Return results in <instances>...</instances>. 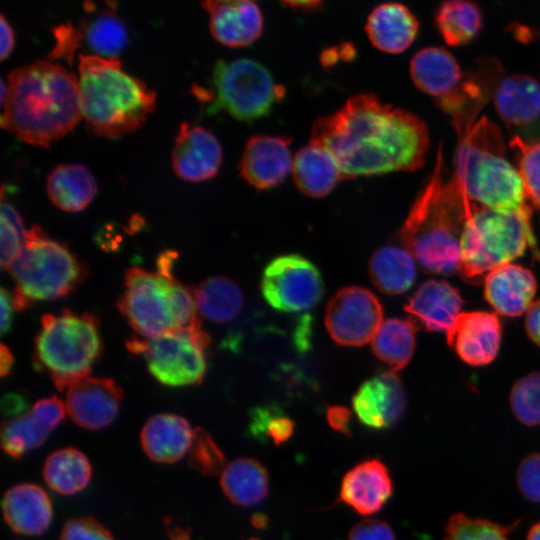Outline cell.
I'll use <instances>...</instances> for the list:
<instances>
[{
    "label": "cell",
    "mask_w": 540,
    "mask_h": 540,
    "mask_svg": "<svg viewBox=\"0 0 540 540\" xmlns=\"http://www.w3.org/2000/svg\"><path fill=\"white\" fill-rule=\"evenodd\" d=\"M310 141L327 149L344 179H352L418 170L425 163L429 134L417 115L362 93L317 119Z\"/></svg>",
    "instance_id": "cell-1"
},
{
    "label": "cell",
    "mask_w": 540,
    "mask_h": 540,
    "mask_svg": "<svg viewBox=\"0 0 540 540\" xmlns=\"http://www.w3.org/2000/svg\"><path fill=\"white\" fill-rule=\"evenodd\" d=\"M7 79L0 124L22 141L48 146L82 118L78 79L61 65L36 60L13 68Z\"/></svg>",
    "instance_id": "cell-2"
},
{
    "label": "cell",
    "mask_w": 540,
    "mask_h": 540,
    "mask_svg": "<svg viewBox=\"0 0 540 540\" xmlns=\"http://www.w3.org/2000/svg\"><path fill=\"white\" fill-rule=\"evenodd\" d=\"M443 153L439 145L433 172L415 199L400 229V241L429 273L458 272L460 241L469 199L458 179L442 177Z\"/></svg>",
    "instance_id": "cell-3"
},
{
    "label": "cell",
    "mask_w": 540,
    "mask_h": 540,
    "mask_svg": "<svg viewBox=\"0 0 540 540\" xmlns=\"http://www.w3.org/2000/svg\"><path fill=\"white\" fill-rule=\"evenodd\" d=\"M455 173L467 198L483 207L531 218L520 174L506 158L501 131L482 117L456 132Z\"/></svg>",
    "instance_id": "cell-4"
},
{
    "label": "cell",
    "mask_w": 540,
    "mask_h": 540,
    "mask_svg": "<svg viewBox=\"0 0 540 540\" xmlns=\"http://www.w3.org/2000/svg\"><path fill=\"white\" fill-rule=\"evenodd\" d=\"M79 106L86 126L115 138L138 128L153 111L156 93L122 68L118 57L79 54Z\"/></svg>",
    "instance_id": "cell-5"
},
{
    "label": "cell",
    "mask_w": 540,
    "mask_h": 540,
    "mask_svg": "<svg viewBox=\"0 0 540 540\" xmlns=\"http://www.w3.org/2000/svg\"><path fill=\"white\" fill-rule=\"evenodd\" d=\"M124 284L117 306L138 337L202 328L193 288L181 284L173 274L132 267Z\"/></svg>",
    "instance_id": "cell-6"
},
{
    "label": "cell",
    "mask_w": 540,
    "mask_h": 540,
    "mask_svg": "<svg viewBox=\"0 0 540 540\" xmlns=\"http://www.w3.org/2000/svg\"><path fill=\"white\" fill-rule=\"evenodd\" d=\"M531 218L503 213L469 200L467 218L460 241L458 273L475 282L486 272L511 263L527 246L540 259Z\"/></svg>",
    "instance_id": "cell-7"
},
{
    "label": "cell",
    "mask_w": 540,
    "mask_h": 540,
    "mask_svg": "<svg viewBox=\"0 0 540 540\" xmlns=\"http://www.w3.org/2000/svg\"><path fill=\"white\" fill-rule=\"evenodd\" d=\"M97 317L64 309L44 314L35 338L34 363L46 370L60 391L90 376L103 351Z\"/></svg>",
    "instance_id": "cell-8"
},
{
    "label": "cell",
    "mask_w": 540,
    "mask_h": 540,
    "mask_svg": "<svg viewBox=\"0 0 540 540\" xmlns=\"http://www.w3.org/2000/svg\"><path fill=\"white\" fill-rule=\"evenodd\" d=\"M8 271L15 282L13 291L33 304L67 296L88 276L87 265L36 224L26 231L24 245Z\"/></svg>",
    "instance_id": "cell-9"
},
{
    "label": "cell",
    "mask_w": 540,
    "mask_h": 540,
    "mask_svg": "<svg viewBox=\"0 0 540 540\" xmlns=\"http://www.w3.org/2000/svg\"><path fill=\"white\" fill-rule=\"evenodd\" d=\"M214 110L223 109L240 121L268 115L285 93L258 61L240 58L218 60L212 74Z\"/></svg>",
    "instance_id": "cell-10"
},
{
    "label": "cell",
    "mask_w": 540,
    "mask_h": 540,
    "mask_svg": "<svg viewBox=\"0 0 540 540\" xmlns=\"http://www.w3.org/2000/svg\"><path fill=\"white\" fill-rule=\"evenodd\" d=\"M209 335L200 329H180L154 338L134 337L127 349L142 355L150 374L170 387L201 384L206 371Z\"/></svg>",
    "instance_id": "cell-11"
},
{
    "label": "cell",
    "mask_w": 540,
    "mask_h": 540,
    "mask_svg": "<svg viewBox=\"0 0 540 540\" xmlns=\"http://www.w3.org/2000/svg\"><path fill=\"white\" fill-rule=\"evenodd\" d=\"M261 291L265 301L282 312L306 311L321 300L324 284L318 268L298 254L274 258L264 269Z\"/></svg>",
    "instance_id": "cell-12"
},
{
    "label": "cell",
    "mask_w": 540,
    "mask_h": 540,
    "mask_svg": "<svg viewBox=\"0 0 540 540\" xmlns=\"http://www.w3.org/2000/svg\"><path fill=\"white\" fill-rule=\"evenodd\" d=\"M383 309L369 290L350 286L339 290L329 301L325 325L339 345L358 347L373 340L383 323Z\"/></svg>",
    "instance_id": "cell-13"
},
{
    "label": "cell",
    "mask_w": 540,
    "mask_h": 540,
    "mask_svg": "<svg viewBox=\"0 0 540 540\" xmlns=\"http://www.w3.org/2000/svg\"><path fill=\"white\" fill-rule=\"evenodd\" d=\"M123 396L112 378L89 376L66 390V411L80 427L98 430L115 420Z\"/></svg>",
    "instance_id": "cell-14"
},
{
    "label": "cell",
    "mask_w": 540,
    "mask_h": 540,
    "mask_svg": "<svg viewBox=\"0 0 540 540\" xmlns=\"http://www.w3.org/2000/svg\"><path fill=\"white\" fill-rule=\"evenodd\" d=\"M65 403L56 396L38 400L32 408L18 417L3 422L1 446L11 458H21L29 450L41 446L62 423Z\"/></svg>",
    "instance_id": "cell-15"
},
{
    "label": "cell",
    "mask_w": 540,
    "mask_h": 540,
    "mask_svg": "<svg viewBox=\"0 0 540 540\" xmlns=\"http://www.w3.org/2000/svg\"><path fill=\"white\" fill-rule=\"evenodd\" d=\"M290 146L291 139L283 136L250 137L239 164L242 178L257 190L278 186L292 172Z\"/></svg>",
    "instance_id": "cell-16"
},
{
    "label": "cell",
    "mask_w": 540,
    "mask_h": 540,
    "mask_svg": "<svg viewBox=\"0 0 540 540\" xmlns=\"http://www.w3.org/2000/svg\"><path fill=\"white\" fill-rule=\"evenodd\" d=\"M352 406L363 425L376 430L393 427L403 417L406 409L400 379L393 371L369 378L354 394Z\"/></svg>",
    "instance_id": "cell-17"
},
{
    "label": "cell",
    "mask_w": 540,
    "mask_h": 540,
    "mask_svg": "<svg viewBox=\"0 0 540 540\" xmlns=\"http://www.w3.org/2000/svg\"><path fill=\"white\" fill-rule=\"evenodd\" d=\"M217 137L200 125L182 122L171 151L174 172L182 179L199 182L214 177L222 162Z\"/></svg>",
    "instance_id": "cell-18"
},
{
    "label": "cell",
    "mask_w": 540,
    "mask_h": 540,
    "mask_svg": "<svg viewBox=\"0 0 540 540\" xmlns=\"http://www.w3.org/2000/svg\"><path fill=\"white\" fill-rule=\"evenodd\" d=\"M447 335V344L462 361L471 366H484L497 356L502 327L495 313L460 312Z\"/></svg>",
    "instance_id": "cell-19"
},
{
    "label": "cell",
    "mask_w": 540,
    "mask_h": 540,
    "mask_svg": "<svg viewBox=\"0 0 540 540\" xmlns=\"http://www.w3.org/2000/svg\"><path fill=\"white\" fill-rule=\"evenodd\" d=\"M393 481L386 464L378 458L365 459L343 476L339 500L360 515L379 512L392 497Z\"/></svg>",
    "instance_id": "cell-20"
},
{
    "label": "cell",
    "mask_w": 540,
    "mask_h": 540,
    "mask_svg": "<svg viewBox=\"0 0 540 540\" xmlns=\"http://www.w3.org/2000/svg\"><path fill=\"white\" fill-rule=\"evenodd\" d=\"M212 36L228 47H245L263 32L264 19L259 6L249 0H206Z\"/></svg>",
    "instance_id": "cell-21"
},
{
    "label": "cell",
    "mask_w": 540,
    "mask_h": 540,
    "mask_svg": "<svg viewBox=\"0 0 540 540\" xmlns=\"http://www.w3.org/2000/svg\"><path fill=\"white\" fill-rule=\"evenodd\" d=\"M2 512L8 527L23 536L44 533L53 518L49 495L34 483H20L9 488L3 495Z\"/></svg>",
    "instance_id": "cell-22"
},
{
    "label": "cell",
    "mask_w": 540,
    "mask_h": 540,
    "mask_svg": "<svg viewBox=\"0 0 540 540\" xmlns=\"http://www.w3.org/2000/svg\"><path fill=\"white\" fill-rule=\"evenodd\" d=\"M536 289L533 273L512 263L494 268L484 279V295L488 303L499 314L510 317L527 312Z\"/></svg>",
    "instance_id": "cell-23"
},
{
    "label": "cell",
    "mask_w": 540,
    "mask_h": 540,
    "mask_svg": "<svg viewBox=\"0 0 540 540\" xmlns=\"http://www.w3.org/2000/svg\"><path fill=\"white\" fill-rule=\"evenodd\" d=\"M194 430L182 416L160 413L150 417L140 433L144 453L154 462L170 464L190 450Z\"/></svg>",
    "instance_id": "cell-24"
},
{
    "label": "cell",
    "mask_w": 540,
    "mask_h": 540,
    "mask_svg": "<svg viewBox=\"0 0 540 540\" xmlns=\"http://www.w3.org/2000/svg\"><path fill=\"white\" fill-rule=\"evenodd\" d=\"M418 29L419 22L410 9L395 2L376 6L365 24L372 45L390 54L406 50L413 43Z\"/></svg>",
    "instance_id": "cell-25"
},
{
    "label": "cell",
    "mask_w": 540,
    "mask_h": 540,
    "mask_svg": "<svg viewBox=\"0 0 540 540\" xmlns=\"http://www.w3.org/2000/svg\"><path fill=\"white\" fill-rule=\"evenodd\" d=\"M459 292L446 281L428 280L405 304V310L429 331L449 332L462 306Z\"/></svg>",
    "instance_id": "cell-26"
},
{
    "label": "cell",
    "mask_w": 540,
    "mask_h": 540,
    "mask_svg": "<svg viewBox=\"0 0 540 540\" xmlns=\"http://www.w3.org/2000/svg\"><path fill=\"white\" fill-rule=\"evenodd\" d=\"M291 174L296 187L313 198L328 195L344 179L335 157L311 141L294 155Z\"/></svg>",
    "instance_id": "cell-27"
},
{
    "label": "cell",
    "mask_w": 540,
    "mask_h": 540,
    "mask_svg": "<svg viewBox=\"0 0 540 540\" xmlns=\"http://www.w3.org/2000/svg\"><path fill=\"white\" fill-rule=\"evenodd\" d=\"M410 75L418 89L438 99L451 94L462 81V72L454 56L437 46L425 47L414 54Z\"/></svg>",
    "instance_id": "cell-28"
},
{
    "label": "cell",
    "mask_w": 540,
    "mask_h": 540,
    "mask_svg": "<svg viewBox=\"0 0 540 540\" xmlns=\"http://www.w3.org/2000/svg\"><path fill=\"white\" fill-rule=\"evenodd\" d=\"M500 118L512 125H527L540 116V83L526 74L503 77L493 95Z\"/></svg>",
    "instance_id": "cell-29"
},
{
    "label": "cell",
    "mask_w": 540,
    "mask_h": 540,
    "mask_svg": "<svg viewBox=\"0 0 540 540\" xmlns=\"http://www.w3.org/2000/svg\"><path fill=\"white\" fill-rule=\"evenodd\" d=\"M50 201L66 212L83 210L97 193V183L90 170L79 163L56 165L46 179Z\"/></svg>",
    "instance_id": "cell-30"
},
{
    "label": "cell",
    "mask_w": 540,
    "mask_h": 540,
    "mask_svg": "<svg viewBox=\"0 0 540 540\" xmlns=\"http://www.w3.org/2000/svg\"><path fill=\"white\" fill-rule=\"evenodd\" d=\"M220 487L234 504L250 507L263 501L269 491V474L258 460L241 457L227 464L220 477Z\"/></svg>",
    "instance_id": "cell-31"
},
{
    "label": "cell",
    "mask_w": 540,
    "mask_h": 540,
    "mask_svg": "<svg viewBox=\"0 0 540 540\" xmlns=\"http://www.w3.org/2000/svg\"><path fill=\"white\" fill-rule=\"evenodd\" d=\"M369 274L382 293L402 294L413 285L416 278L414 257L404 247L383 246L371 256Z\"/></svg>",
    "instance_id": "cell-32"
},
{
    "label": "cell",
    "mask_w": 540,
    "mask_h": 540,
    "mask_svg": "<svg viewBox=\"0 0 540 540\" xmlns=\"http://www.w3.org/2000/svg\"><path fill=\"white\" fill-rule=\"evenodd\" d=\"M46 484L60 495H74L84 490L92 478V466L80 450L68 447L51 453L43 470Z\"/></svg>",
    "instance_id": "cell-33"
},
{
    "label": "cell",
    "mask_w": 540,
    "mask_h": 540,
    "mask_svg": "<svg viewBox=\"0 0 540 540\" xmlns=\"http://www.w3.org/2000/svg\"><path fill=\"white\" fill-rule=\"evenodd\" d=\"M418 328V320L412 318L383 321L372 340L374 354L389 365L391 371L402 370L413 356Z\"/></svg>",
    "instance_id": "cell-34"
},
{
    "label": "cell",
    "mask_w": 540,
    "mask_h": 540,
    "mask_svg": "<svg viewBox=\"0 0 540 540\" xmlns=\"http://www.w3.org/2000/svg\"><path fill=\"white\" fill-rule=\"evenodd\" d=\"M199 313L217 323L233 320L243 306V295L239 287L225 276L206 279L193 288Z\"/></svg>",
    "instance_id": "cell-35"
},
{
    "label": "cell",
    "mask_w": 540,
    "mask_h": 540,
    "mask_svg": "<svg viewBox=\"0 0 540 540\" xmlns=\"http://www.w3.org/2000/svg\"><path fill=\"white\" fill-rule=\"evenodd\" d=\"M82 30L96 55L118 57L127 42V30L112 8L102 9L83 19Z\"/></svg>",
    "instance_id": "cell-36"
},
{
    "label": "cell",
    "mask_w": 540,
    "mask_h": 540,
    "mask_svg": "<svg viewBox=\"0 0 540 540\" xmlns=\"http://www.w3.org/2000/svg\"><path fill=\"white\" fill-rule=\"evenodd\" d=\"M437 26L447 44L456 46L471 40L482 25L476 4L467 0L441 3L436 14Z\"/></svg>",
    "instance_id": "cell-37"
},
{
    "label": "cell",
    "mask_w": 540,
    "mask_h": 540,
    "mask_svg": "<svg viewBox=\"0 0 540 540\" xmlns=\"http://www.w3.org/2000/svg\"><path fill=\"white\" fill-rule=\"evenodd\" d=\"M510 528L487 519L455 513L444 527L443 540H509Z\"/></svg>",
    "instance_id": "cell-38"
},
{
    "label": "cell",
    "mask_w": 540,
    "mask_h": 540,
    "mask_svg": "<svg viewBox=\"0 0 540 540\" xmlns=\"http://www.w3.org/2000/svg\"><path fill=\"white\" fill-rule=\"evenodd\" d=\"M294 429L293 420L273 405L256 407L250 412L249 431L258 440H270L280 446L291 438Z\"/></svg>",
    "instance_id": "cell-39"
},
{
    "label": "cell",
    "mask_w": 540,
    "mask_h": 540,
    "mask_svg": "<svg viewBox=\"0 0 540 540\" xmlns=\"http://www.w3.org/2000/svg\"><path fill=\"white\" fill-rule=\"evenodd\" d=\"M510 405L516 419L523 425H540V372L520 378L512 387Z\"/></svg>",
    "instance_id": "cell-40"
},
{
    "label": "cell",
    "mask_w": 540,
    "mask_h": 540,
    "mask_svg": "<svg viewBox=\"0 0 540 540\" xmlns=\"http://www.w3.org/2000/svg\"><path fill=\"white\" fill-rule=\"evenodd\" d=\"M515 149L526 197L535 207L540 208V140L527 142L518 136L510 140Z\"/></svg>",
    "instance_id": "cell-41"
},
{
    "label": "cell",
    "mask_w": 540,
    "mask_h": 540,
    "mask_svg": "<svg viewBox=\"0 0 540 540\" xmlns=\"http://www.w3.org/2000/svg\"><path fill=\"white\" fill-rule=\"evenodd\" d=\"M188 464L206 476L221 474L226 464L224 453L205 429L197 427L188 452Z\"/></svg>",
    "instance_id": "cell-42"
},
{
    "label": "cell",
    "mask_w": 540,
    "mask_h": 540,
    "mask_svg": "<svg viewBox=\"0 0 540 540\" xmlns=\"http://www.w3.org/2000/svg\"><path fill=\"white\" fill-rule=\"evenodd\" d=\"M0 211V264L8 270L24 245L27 230L17 209L3 198Z\"/></svg>",
    "instance_id": "cell-43"
},
{
    "label": "cell",
    "mask_w": 540,
    "mask_h": 540,
    "mask_svg": "<svg viewBox=\"0 0 540 540\" xmlns=\"http://www.w3.org/2000/svg\"><path fill=\"white\" fill-rule=\"evenodd\" d=\"M516 482L524 498L540 503V452L532 453L520 462Z\"/></svg>",
    "instance_id": "cell-44"
},
{
    "label": "cell",
    "mask_w": 540,
    "mask_h": 540,
    "mask_svg": "<svg viewBox=\"0 0 540 540\" xmlns=\"http://www.w3.org/2000/svg\"><path fill=\"white\" fill-rule=\"evenodd\" d=\"M60 540H114L111 532L91 517L70 519L62 528Z\"/></svg>",
    "instance_id": "cell-45"
},
{
    "label": "cell",
    "mask_w": 540,
    "mask_h": 540,
    "mask_svg": "<svg viewBox=\"0 0 540 540\" xmlns=\"http://www.w3.org/2000/svg\"><path fill=\"white\" fill-rule=\"evenodd\" d=\"M348 540H396V536L387 522L365 519L351 528Z\"/></svg>",
    "instance_id": "cell-46"
},
{
    "label": "cell",
    "mask_w": 540,
    "mask_h": 540,
    "mask_svg": "<svg viewBox=\"0 0 540 540\" xmlns=\"http://www.w3.org/2000/svg\"><path fill=\"white\" fill-rule=\"evenodd\" d=\"M327 422L329 426L343 435L350 436L351 411L341 405L330 406L327 409Z\"/></svg>",
    "instance_id": "cell-47"
},
{
    "label": "cell",
    "mask_w": 540,
    "mask_h": 540,
    "mask_svg": "<svg viewBox=\"0 0 540 540\" xmlns=\"http://www.w3.org/2000/svg\"><path fill=\"white\" fill-rule=\"evenodd\" d=\"M28 407L27 399L23 394L7 393L1 399L2 412L8 416L18 417L26 413Z\"/></svg>",
    "instance_id": "cell-48"
},
{
    "label": "cell",
    "mask_w": 540,
    "mask_h": 540,
    "mask_svg": "<svg viewBox=\"0 0 540 540\" xmlns=\"http://www.w3.org/2000/svg\"><path fill=\"white\" fill-rule=\"evenodd\" d=\"M525 328L529 338L540 346V299L533 302L527 310Z\"/></svg>",
    "instance_id": "cell-49"
},
{
    "label": "cell",
    "mask_w": 540,
    "mask_h": 540,
    "mask_svg": "<svg viewBox=\"0 0 540 540\" xmlns=\"http://www.w3.org/2000/svg\"><path fill=\"white\" fill-rule=\"evenodd\" d=\"M1 299V335H5L11 328L12 316H13V302L11 292L6 290L4 287L1 288L0 292Z\"/></svg>",
    "instance_id": "cell-50"
},
{
    "label": "cell",
    "mask_w": 540,
    "mask_h": 540,
    "mask_svg": "<svg viewBox=\"0 0 540 540\" xmlns=\"http://www.w3.org/2000/svg\"><path fill=\"white\" fill-rule=\"evenodd\" d=\"M14 46L13 30L3 14L0 15V58H6Z\"/></svg>",
    "instance_id": "cell-51"
},
{
    "label": "cell",
    "mask_w": 540,
    "mask_h": 540,
    "mask_svg": "<svg viewBox=\"0 0 540 540\" xmlns=\"http://www.w3.org/2000/svg\"><path fill=\"white\" fill-rule=\"evenodd\" d=\"M168 538L170 540H190V530L175 523L172 519L164 520Z\"/></svg>",
    "instance_id": "cell-52"
},
{
    "label": "cell",
    "mask_w": 540,
    "mask_h": 540,
    "mask_svg": "<svg viewBox=\"0 0 540 540\" xmlns=\"http://www.w3.org/2000/svg\"><path fill=\"white\" fill-rule=\"evenodd\" d=\"M14 357L10 349L5 345L1 344L0 348V375L1 377L7 376L13 366Z\"/></svg>",
    "instance_id": "cell-53"
},
{
    "label": "cell",
    "mask_w": 540,
    "mask_h": 540,
    "mask_svg": "<svg viewBox=\"0 0 540 540\" xmlns=\"http://www.w3.org/2000/svg\"><path fill=\"white\" fill-rule=\"evenodd\" d=\"M283 4L293 10L302 12H313L322 8L321 1H286Z\"/></svg>",
    "instance_id": "cell-54"
},
{
    "label": "cell",
    "mask_w": 540,
    "mask_h": 540,
    "mask_svg": "<svg viewBox=\"0 0 540 540\" xmlns=\"http://www.w3.org/2000/svg\"><path fill=\"white\" fill-rule=\"evenodd\" d=\"M251 524L258 529L265 528L268 524V518L264 514H254L251 518Z\"/></svg>",
    "instance_id": "cell-55"
},
{
    "label": "cell",
    "mask_w": 540,
    "mask_h": 540,
    "mask_svg": "<svg viewBox=\"0 0 540 540\" xmlns=\"http://www.w3.org/2000/svg\"><path fill=\"white\" fill-rule=\"evenodd\" d=\"M526 540H540V521L531 526Z\"/></svg>",
    "instance_id": "cell-56"
},
{
    "label": "cell",
    "mask_w": 540,
    "mask_h": 540,
    "mask_svg": "<svg viewBox=\"0 0 540 540\" xmlns=\"http://www.w3.org/2000/svg\"><path fill=\"white\" fill-rule=\"evenodd\" d=\"M7 97V84H5L4 79H0V103L1 107L4 105Z\"/></svg>",
    "instance_id": "cell-57"
},
{
    "label": "cell",
    "mask_w": 540,
    "mask_h": 540,
    "mask_svg": "<svg viewBox=\"0 0 540 540\" xmlns=\"http://www.w3.org/2000/svg\"><path fill=\"white\" fill-rule=\"evenodd\" d=\"M249 540H260V539H257V538H251V539H249Z\"/></svg>",
    "instance_id": "cell-58"
}]
</instances>
